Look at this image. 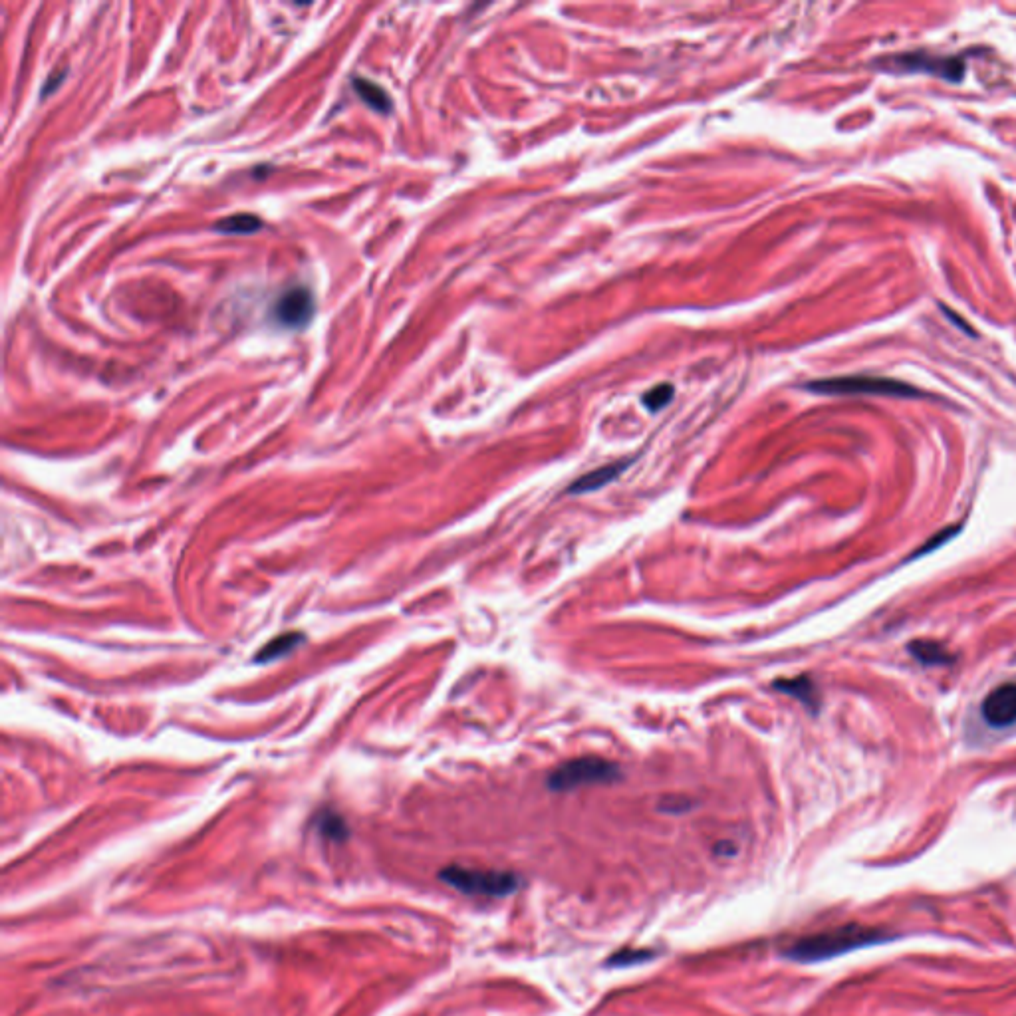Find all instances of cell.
Listing matches in <instances>:
<instances>
[{
    "instance_id": "1",
    "label": "cell",
    "mask_w": 1016,
    "mask_h": 1016,
    "mask_svg": "<svg viewBox=\"0 0 1016 1016\" xmlns=\"http://www.w3.org/2000/svg\"><path fill=\"white\" fill-rule=\"evenodd\" d=\"M888 939V933L876 927L862 925H844L836 929H828L816 935L802 937L794 941L784 955L798 963H820L840 955H846L856 949H864Z\"/></svg>"
},
{
    "instance_id": "2",
    "label": "cell",
    "mask_w": 1016,
    "mask_h": 1016,
    "mask_svg": "<svg viewBox=\"0 0 1016 1016\" xmlns=\"http://www.w3.org/2000/svg\"><path fill=\"white\" fill-rule=\"evenodd\" d=\"M620 776L622 772L616 762L606 761L600 757H582L554 768L546 784L554 792H570L580 786L610 784L616 782Z\"/></svg>"
},
{
    "instance_id": "3",
    "label": "cell",
    "mask_w": 1016,
    "mask_h": 1016,
    "mask_svg": "<svg viewBox=\"0 0 1016 1016\" xmlns=\"http://www.w3.org/2000/svg\"><path fill=\"white\" fill-rule=\"evenodd\" d=\"M439 878L461 893L479 897H507L520 888L518 876L510 872L475 870L463 866H449L441 870Z\"/></svg>"
},
{
    "instance_id": "4",
    "label": "cell",
    "mask_w": 1016,
    "mask_h": 1016,
    "mask_svg": "<svg viewBox=\"0 0 1016 1016\" xmlns=\"http://www.w3.org/2000/svg\"><path fill=\"white\" fill-rule=\"evenodd\" d=\"M814 393L824 395H893V397H919V389L913 385L888 380L880 376H844L816 380L806 385Z\"/></svg>"
},
{
    "instance_id": "5",
    "label": "cell",
    "mask_w": 1016,
    "mask_h": 1016,
    "mask_svg": "<svg viewBox=\"0 0 1016 1016\" xmlns=\"http://www.w3.org/2000/svg\"><path fill=\"white\" fill-rule=\"evenodd\" d=\"M886 68L897 72H925L945 78L949 82H961L965 76V60L957 56H937L931 52H905L886 58Z\"/></svg>"
},
{
    "instance_id": "6",
    "label": "cell",
    "mask_w": 1016,
    "mask_h": 1016,
    "mask_svg": "<svg viewBox=\"0 0 1016 1016\" xmlns=\"http://www.w3.org/2000/svg\"><path fill=\"white\" fill-rule=\"evenodd\" d=\"M314 296L308 288H290L274 304V320L286 328H300L314 316Z\"/></svg>"
},
{
    "instance_id": "7",
    "label": "cell",
    "mask_w": 1016,
    "mask_h": 1016,
    "mask_svg": "<svg viewBox=\"0 0 1016 1016\" xmlns=\"http://www.w3.org/2000/svg\"><path fill=\"white\" fill-rule=\"evenodd\" d=\"M983 719L993 729H1005L1016 723V683H1003L983 701Z\"/></svg>"
},
{
    "instance_id": "8",
    "label": "cell",
    "mask_w": 1016,
    "mask_h": 1016,
    "mask_svg": "<svg viewBox=\"0 0 1016 1016\" xmlns=\"http://www.w3.org/2000/svg\"><path fill=\"white\" fill-rule=\"evenodd\" d=\"M628 465H630V461H620V463H612V465L594 469V471L586 473L584 477H580L578 481H574L572 487L568 489V493L570 495H586V493L600 491L606 485H610L612 481H616L626 471Z\"/></svg>"
},
{
    "instance_id": "9",
    "label": "cell",
    "mask_w": 1016,
    "mask_h": 1016,
    "mask_svg": "<svg viewBox=\"0 0 1016 1016\" xmlns=\"http://www.w3.org/2000/svg\"><path fill=\"white\" fill-rule=\"evenodd\" d=\"M774 687L784 693V695H790L794 697L796 701H800L806 709H812L816 711L820 707V695H818V689L814 685V681L808 677V675H800V677H794V679H780L774 683Z\"/></svg>"
},
{
    "instance_id": "10",
    "label": "cell",
    "mask_w": 1016,
    "mask_h": 1016,
    "mask_svg": "<svg viewBox=\"0 0 1016 1016\" xmlns=\"http://www.w3.org/2000/svg\"><path fill=\"white\" fill-rule=\"evenodd\" d=\"M909 651L917 661L925 665H947L953 661V657L945 651V647L933 641H913L909 645Z\"/></svg>"
},
{
    "instance_id": "11",
    "label": "cell",
    "mask_w": 1016,
    "mask_h": 1016,
    "mask_svg": "<svg viewBox=\"0 0 1016 1016\" xmlns=\"http://www.w3.org/2000/svg\"><path fill=\"white\" fill-rule=\"evenodd\" d=\"M354 88L356 92L360 94V98L370 106L374 108L376 112L381 114H387L391 110V100L389 96L385 94V90H381V86L370 82V80H364V78H356L354 82Z\"/></svg>"
},
{
    "instance_id": "12",
    "label": "cell",
    "mask_w": 1016,
    "mask_h": 1016,
    "mask_svg": "<svg viewBox=\"0 0 1016 1016\" xmlns=\"http://www.w3.org/2000/svg\"><path fill=\"white\" fill-rule=\"evenodd\" d=\"M260 227H262V221L258 217L249 215V213H241V215H233V217L219 221L215 225V231L229 233V235H251V233H256Z\"/></svg>"
},
{
    "instance_id": "13",
    "label": "cell",
    "mask_w": 1016,
    "mask_h": 1016,
    "mask_svg": "<svg viewBox=\"0 0 1016 1016\" xmlns=\"http://www.w3.org/2000/svg\"><path fill=\"white\" fill-rule=\"evenodd\" d=\"M671 397H673V385L661 383L643 395V403L649 411H659L671 401Z\"/></svg>"
},
{
    "instance_id": "14",
    "label": "cell",
    "mask_w": 1016,
    "mask_h": 1016,
    "mask_svg": "<svg viewBox=\"0 0 1016 1016\" xmlns=\"http://www.w3.org/2000/svg\"><path fill=\"white\" fill-rule=\"evenodd\" d=\"M653 957V951H645V949H624V951H618L614 957L608 959V965L612 967H630V965H637V963H643V961H649Z\"/></svg>"
},
{
    "instance_id": "15",
    "label": "cell",
    "mask_w": 1016,
    "mask_h": 1016,
    "mask_svg": "<svg viewBox=\"0 0 1016 1016\" xmlns=\"http://www.w3.org/2000/svg\"><path fill=\"white\" fill-rule=\"evenodd\" d=\"M294 641H298V635H282V637H278V639L270 641V645H268V647H266V649L258 655V659H268V657H274L278 649H280V653H284V651H288L290 647H294V645H296Z\"/></svg>"
}]
</instances>
